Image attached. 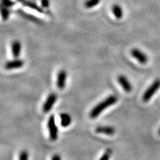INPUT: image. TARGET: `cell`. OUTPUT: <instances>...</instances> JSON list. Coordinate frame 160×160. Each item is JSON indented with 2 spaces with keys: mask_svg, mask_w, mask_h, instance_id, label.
<instances>
[{
  "mask_svg": "<svg viewBox=\"0 0 160 160\" xmlns=\"http://www.w3.org/2000/svg\"><path fill=\"white\" fill-rule=\"evenodd\" d=\"M16 4L12 0H2V5L4 7L6 8H11L13 7Z\"/></svg>",
  "mask_w": 160,
  "mask_h": 160,
  "instance_id": "obj_17",
  "label": "cell"
},
{
  "mask_svg": "<svg viewBox=\"0 0 160 160\" xmlns=\"http://www.w3.org/2000/svg\"><path fill=\"white\" fill-rule=\"evenodd\" d=\"M29 155L28 152L26 151H22L19 154V160H28Z\"/></svg>",
  "mask_w": 160,
  "mask_h": 160,
  "instance_id": "obj_19",
  "label": "cell"
},
{
  "mask_svg": "<svg viewBox=\"0 0 160 160\" xmlns=\"http://www.w3.org/2000/svg\"><path fill=\"white\" fill-rule=\"evenodd\" d=\"M158 133H159V134L160 135V128L159 129V131H158Z\"/></svg>",
  "mask_w": 160,
  "mask_h": 160,
  "instance_id": "obj_22",
  "label": "cell"
},
{
  "mask_svg": "<svg viewBox=\"0 0 160 160\" xmlns=\"http://www.w3.org/2000/svg\"><path fill=\"white\" fill-rule=\"evenodd\" d=\"M95 131L98 133H103L108 135V136H112L116 132V129L112 126H102L97 127L96 129H95Z\"/></svg>",
  "mask_w": 160,
  "mask_h": 160,
  "instance_id": "obj_8",
  "label": "cell"
},
{
  "mask_svg": "<svg viewBox=\"0 0 160 160\" xmlns=\"http://www.w3.org/2000/svg\"><path fill=\"white\" fill-rule=\"evenodd\" d=\"M57 100V96L55 93L50 94L43 106V111L45 113L49 112Z\"/></svg>",
  "mask_w": 160,
  "mask_h": 160,
  "instance_id": "obj_4",
  "label": "cell"
},
{
  "mask_svg": "<svg viewBox=\"0 0 160 160\" xmlns=\"http://www.w3.org/2000/svg\"><path fill=\"white\" fill-rule=\"evenodd\" d=\"M24 62L22 59H14L12 60L7 62L5 65V68L6 69H17L20 68L23 66Z\"/></svg>",
  "mask_w": 160,
  "mask_h": 160,
  "instance_id": "obj_10",
  "label": "cell"
},
{
  "mask_svg": "<svg viewBox=\"0 0 160 160\" xmlns=\"http://www.w3.org/2000/svg\"><path fill=\"white\" fill-rule=\"evenodd\" d=\"M21 50H22V45L21 43H20L19 41L18 40H16L12 43V54L14 58H18L20 55V53H21Z\"/></svg>",
  "mask_w": 160,
  "mask_h": 160,
  "instance_id": "obj_11",
  "label": "cell"
},
{
  "mask_svg": "<svg viewBox=\"0 0 160 160\" xmlns=\"http://www.w3.org/2000/svg\"><path fill=\"white\" fill-rule=\"evenodd\" d=\"M112 11L116 18H117L118 19H120L122 18L123 12L122 8L120 7L119 5H114L112 8Z\"/></svg>",
  "mask_w": 160,
  "mask_h": 160,
  "instance_id": "obj_13",
  "label": "cell"
},
{
  "mask_svg": "<svg viewBox=\"0 0 160 160\" xmlns=\"http://www.w3.org/2000/svg\"><path fill=\"white\" fill-rule=\"evenodd\" d=\"M118 101V98L116 96H109L107 98L99 103L97 106H95L89 113V116L92 119L96 118L101 114L105 109L109 106L115 104Z\"/></svg>",
  "mask_w": 160,
  "mask_h": 160,
  "instance_id": "obj_1",
  "label": "cell"
},
{
  "mask_svg": "<svg viewBox=\"0 0 160 160\" xmlns=\"http://www.w3.org/2000/svg\"><path fill=\"white\" fill-rule=\"evenodd\" d=\"M101 0H87V1L85 2L84 6L86 8L90 9L96 7L97 5H98Z\"/></svg>",
  "mask_w": 160,
  "mask_h": 160,
  "instance_id": "obj_14",
  "label": "cell"
},
{
  "mask_svg": "<svg viewBox=\"0 0 160 160\" xmlns=\"http://www.w3.org/2000/svg\"><path fill=\"white\" fill-rule=\"evenodd\" d=\"M48 127L49 133V138L52 141H56L58 138V129L55 122V116L52 115L49 118L48 122Z\"/></svg>",
  "mask_w": 160,
  "mask_h": 160,
  "instance_id": "obj_3",
  "label": "cell"
},
{
  "mask_svg": "<svg viewBox=\"0 0 160 160\" xmlns=\"http://www.w3.org/2000/svg\"><path fill=\"white\" fill-rule=\"evenodd\" d=\"M42 6L44 8H48L49 6V0H42Z\"/></svg>",
  "mask_w": 160,
  "mask_h": 160,
  "instance_id": "obj_20",
  "label": "cell"
},
{
  "mask_svg": "<svg viewBox=\"0 0 160 160\" xmlns=\"http://www.w3.org/2000/svg\"><path fill=\"white\" fill-rule=\"evenodd\" d=\"M19 13H20V15H21L22 16L25 17V18H26L28 19L32 20V21L34 22L40 23V22H41V21H40L39 19H38V18H36V17H34L33 16H32V15H30V14H28V13H24V12H19Z\"/></svg>",
  "mask_w": 160,
  "mask_h": 160,
  "instance_id": "obj_15",
  "label": "cell"
},
{
  "mask_svg": "<svg viewBox=\"0 0 160 160\" xmlns=\"http://www.w3.org/2000/svg\"><path fill=\"white\" fill-rule=\"evenodd\" d=\"M160 88V79H158L151 84L146 91L143 95V101L144 102H148L152 99L153 95L157 92L158 90Z\"/></svg>",
  "mask_w": 160,
  "mask_h": 160,
  "instance_id": "obj_2",
  "label": "cell"
},
{
  "mask_svg": "<svg viewBox=\"0 0 160 160\" xmlns=\"http://www.w3.org/2000/svg\"><path fill=\"white\" fill-rule=\"evenodd\" d=\"M17 1L19 2L20 3H22L23 6L33 9L39 13H46V12H45L42 8L38 6L36 3H34L33 2H29V1H28V0H17Z\"/></svg>",
  "mask_w": 160,
  "mask_h": 160,
  "instance_id": "obj_9",
  "label": "cell"
},
{
  "mask_svg": "<svg viewBox=\"0 0 160 160\" xmlns=\"http://www.w3.org/2000/svg\"><path fill=\"white\" fill-rule=\"evenodd\" d=\"M111 154H112V150L110 149H108V150H106V152L103 154V156L101 157V158L99 159V160H109Z\"/></svg>",
  "mask_w": 160,
  "mask_h": 160,
  "instance_id": "obj_18",
  "label": "cell"
},
{
  "mask_svg": "<svg viewBox=\"0 0 160 160\" xmlns=\"http://www.w3.org/2000/svg\"><path fill=\"white\" fill-rule=\"evenodd\" d=\"M61 118V125L63 127H68L69 126L72 122L71 116L68 113H62L60 116Z\"/></svg>",
  "mask_w": 160,
  "mask_h": 160,
  "instance_id": "obj_12",
  "label": "cell"
},
{
  "mask_svg": "<svg viewBox=\"0 0 160 160\" xmlns=\"http://www.w3.org/2000/svg\"><path fill=\"white\" fill-rule=\"evenodd\" d=\"M52 160H62V158H61V157H60V156L56 154L52 157Z\"/></svg>",
  "mask_w": 160,
  "mask_h": 160,
  "instance_id": "obj_21",
  "label": "cell"
},
{
  "mask_svg": "<svg viewBox=\"0 0 160 160\" xmlns=\"http://www.w3.org/2000/svg\"><path fill=\"white\" fill-rule=\"evenodd\" d=\"M10 13H11V12H10L8 8L2 6V16L3 20H7L8 19Z\"/></svg>",
  "mask_w": 160,
  "mask_h": 160,
  "instance_id": "obj_16",
  "label": "cell"
},
{
  "mask_svg": "<svg viewBox=\"0 0 160 160\" xmlns=\"http://www.w3.org/2000/svg\"><path fill=\"white\" fill-rule=\"evenodd\" d=\"M67 72L65 70L59 71L57 77V86L59 89H62L65 88L66 84Z\"/></svg>",
  "mask_w": 160,
  "mask_h": 160,
  "instance_id": "obj_7",
  "label": "cell"
},
{
  "mask_svg": "<svg viewBox=\"0 0 160 160\" xmlns=\"http://www.w3.org/2000/svg\"><path fill=\"white\" fill-rule=\"evenodd\" d=\"M118 81L120 86L124 89L126 92H131L132 90V86L131 83L129 82V79L123 75H120L118 78Z\"/></svg>",
  "mask_w": 160,
  "mask_h": 160,
  "instance_id": "obj_6",
  "label": "cell"
},
{
  "mask_svg": "<svg viewBox=\"0 0 160 160\" xmlns=\"http://www.w3.org/2000/svg\"><path fill=\"white\" fill-rule=\"evenodd\" d=\"M131 55L139 63L142 64L146 63L148 61V58L146 55L138 49H133L131 51Z\"/></svg>",
  "mask_w": 160,
  "mask_h": 160,
  "instance_id": "obj_5",
  "label": "cell"
}]
</instances>
